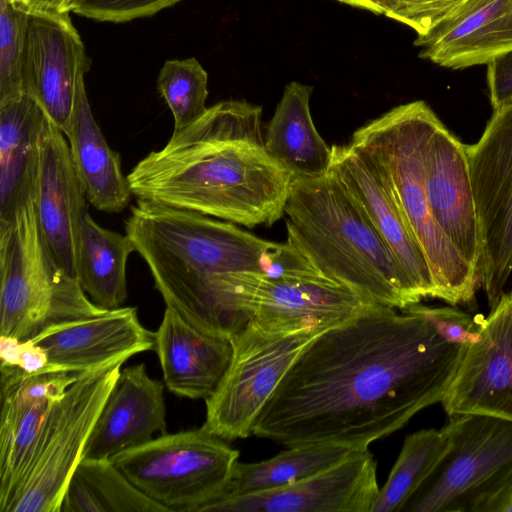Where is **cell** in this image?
Returning a JSON list of instances; mask_svg holds the SVG:
<instances>
[{
	"label": "cell",
	"mask_w": 512,
	"mask_h": 512,
	"mask_svg": "<svg viewBox=\"0 0 512 512\" xmlns=\"http://www.w3.org/2000/svg\"><path fill=\"white\" fill-rule=\"evenodd\" d=\"M64 135L89 203L106 213L126 209L133 193L123 174L120 155L110 148L94 119L84 76L78 81L73 114Z\"/></svg>",
	"instance_id": "cell-24"
},
{
	"label": "cell",
	"mask_w": 512,
	"mask_h": 512,
	"mask_svg": "<svg viewBox=\"0 0 512 512\" xmlns=\"http://www.w3.org/2000/svg\"><path fill=\"white\" fill-rule=\"evenodd\" d=\"M424 182L435 222L465 261L481 275L482 245L467 145L440 119L426 143Z\"/></svg>",
	"instance_id": "cell-19"
},
{
	"label": "cell",
	"mask_w": 512,
	"mask_h": 512,
	"mask_svg": "<svg viewBox=\"0 0 512 512\" xmlns=\"http://www.w3.org/2000/svg\"><path fill=\"white\" fill-rule=\"evenodd\" d=\"M125 233L166 306L206 333L231 338L250 320L248 295L275 243L234 223L137 200Z\"/></svg>",
	"instance_id": "cell-3"
},
{
	"label": "cell",
	"mask_w": 512,
	"mask_h": 512,
	"mask_svg": "<svg viewBox=\"0 0 512 512\" xmlns=\"http://www.w3.org/2000/svg\"><path fill=\"white\" fill-rule=\"evenodd\" d=\"M73 0H24V5L29 9L68 12Z\"/></svg>",
	"instance_id": "cell-39"
},
{
	"label": "cell",
	"mask_w": 512,
	"mask_h": 512,
	"mask_svg": "<svg viewBox=\"0 0 512 512\" xmlns=\"http://www.w3.org/2000/svg\"><path fill=\"white\" fill-rule=\"evenodd\" d=\"M325 330L251 318L231 338L230 363L205 400L203 428L224 440L252 435L255 421L304 347Z\"/></svg>",
	"instance_id": "cell-7"
},
{
	"label": "cell",
	"mask_w": 512,
	"mask_h": 512,
	"mask_svg": "<svg viewBox=\"0 0 512 512\" xmlns=\"http://www.w3.org/2000/svg\"><path fill=\"white\" fill-rule=\"evenodd\" d=\"M238 458V450L201 427L161 434L110 459L167 511L199 512L225 488Z\"/></svg>",
	"instance_id": "cell-9"
},
{
	"label": "cell",
	"mask_w": 512,
	"mask_h": 512,
	"mask_svg": "<svg viewBox=\"0 0 512 512\" xmlns=\"http://www.w3.org/2000/svg\"><path fill=\"white\" fill-rule=\"evenodd\" d=\"M45 116L26 93L0 100V222L33 195Z\"/></svg>",
	"instance_id": "cell-25"
},
{
	"label": "cell",
	"mask_w": 512,
	"mask_h": 512,
	"mask_svg": "<svg viewBox=\"0 0 512 512\" xmlns=\"http://www.w3.org/2000/svg\"><path fill=\"white\" fill-rule=\"evenodd\" d=\"M414 45L421 58L445 68L488 64L512 51V0H467Z\"/></svg>",
	"instance_id": "cell-22"
},
{
	"label": "cell",
	"mask_w": 512,
	"mask_h": 512,
	"mask_svg": "<svg viewBox=\"0 0 512 512\" xmlns=\"http://www.w3.org/2000/svg\"><path fill=\"white\" fill-rule=\"evenodd\" d=\"M372 304L376 303L311 266L277 278L258 274L249 291L247 307L250 319L327 330Z\"/></svg>",
	"instance_id": "cell-20"
},
{
	"label": "cell",
	"mask_w": 512,
	"mask_h": 512,
	"mask_svg": "<svg viewBox=\"0 0 512 512\" xmlns=\"http://www.w3.org/2000/svg\"><path fill=\"white\" fill-rule=\"evenodd\" d=\"M376 460L368 449L277 489L218 501L201 512H370L379 495Z\"/></svg>",
	"instance_id": "cell-16"
},
{
	"label": "cell",
	"mask_w": 512,
	"mask_h": 512,
	"mask_svg": "<svg viewBox=\"0 0 512 512\" xmlns=\"http://www.w3.org/2000/svg\"><path fill=\"white\" fill-rule=\"evenodd\" d=\"M28 7L0 0V100L24 93L22 61Z\"/></svg>",
	"instance_id": "cell-32"
},
{
	"label": "cell",
	"mask_w": 512,
	"mask_h": 512,
	"mask_svg": "<svg viewBox=\"0 0 512 512\" xmlns=\"http://www.w3.org/2000/svg\"><path fill=\"white\" fill-rule=\"evenodd\" d=\"M284 216L286 241L324 276L376 304L405 309L420 303L385 241L331 170L294 178Z\"/></svg>",
	"instance_id": "cell-4"
},
{
	"label": "cell",
	"mask_w": 512,
	"mask_h": 512,
	"mask_svg": "<svg viewBox=\"0 0 512 512\" xmlns=\"http://www.w3.org/2000/svg\"><path fill=\"white\" fill-rule=\"evenodd\" d=\"M135 252L125 234L100 226L86 212L77 252V280L87 296L100 308L112 310L125 303L126 266Z\"/></svg>",
	"instance_id": "cell-27"
},
{
	"label": "cell",
	"mask_w": 512,
	"mask_h": 512,
	"mask_svg": "<svg viewBox=\"0 0 512 512\" xmlns=\"http://www.w3.org/2000/svg\"><path fill=\"white\" fill-rule=\"evenodd\" d=\"M449 417L446 448L402 512H480L512 477V421Z\"/></svg>",
	"instance_id": "cell-8"
},
{
	"label": "cell",
	"mask_w": 512,
	"mask_h": 512,
	"mask_svg": "<svg viewBox=\"0 0 512 512\" xmlns=\"http://www.w3.org/2000/svg\"><path fill=\"white\" fill-rule=\"evenodd\" d=\"M480 512H512V477L484 504Z\"/></svg>",
	"instance_id": "cell-38"
},
{
	"label": "cell",
	"mask_w": 512,
	"mask_h": 512,
	"mask_svg": "<svg viewBox=\"0 0 512 512\" xmlns=\"http://www.w3.org/2000/svg\"><path fill=\"white\" fill-rule=\"evenodd\" d=\"M207 85L208 74L195 58L164 63L157 89L172 112L174 130L190 125L206 112Z\"/></svg>",
	"instance_id": "cell-31"
},
{
	"label": "cell",
	"mask_w": 512,
	"mask_h": 512,
	"mask_svg": "<svg viewBox=\"0 0 512 512\" xmlns=\"http://www.w3.org/2000/svg\"><path fill=\"white\" fill-rule=\"evenodd\" d=\"M358 449L334 444H303L290 446L276 456L255 463L237 462L231 479L212 503L277 489L299 482L326 470Z\"/></svg>",
	"instance_id": "cell-28"
},
{
	"label": "cell",
	"mask_w": 512,
	"mask_h": 512,
	"mask_svg": "<svg viewBox=\"0 0 512 512\" xmlns=\"http://www.w3.org/2000/svg\"><path fill=\"white\" fill-rule=\"evenodd\" d=\"M330 170L363 209L422 300L438 293L427 260L372 155L350 142L334 145Z\"/></svg>",
	"instance_id": "cell-14"
},
{
	"label": "cell",
	"mask_w": 512,
	"mask_h": 512,
	"mask_svg": "<svg viewBox=\"0 0 512 512\" xmlns=\"http://www.w3.org/2000/svg\"><path fill=\"white\" fill-rule=\"evenodd\" d=\"M0 336L25 341L47 327L106 312L54 260L33 195L0 222Z\"/></svg>",
	"instance_id": "cell-6"
},
{
	"label": "cell",
	"mask_w": 512,
	"mask_h": 512,
	"mask_svg": "<svg viewBox=\"0 0 512 512\" xmlns=\"http://www.w3.org/2000/svg\"><path fill=\"white\" fill-rule=\"evenodd\" d=\"M7 2H11V3H19V4H23L24 5V0H5Z\"/></svg>",
	"instance_id": "cell-41"
},
{
	"label": "cell",
	"mask_w": 512,
	"mask_h": 512,
	"mask_svg": "<svg viewBox=\"0 0 512 512\" xmlns=\"http://www.w3.org/2000/svg\"><path fill=\"white\" fill-rule=\"evenodd\" d=\"M104 511L167 509L135 487L110 458H82L69 482L60 512Z\"/></svg>",
	"instance_id": "cell-29"
},
{
	"label": "cell",
	"mask_w": 512,
	"mask_h": 512,
	"mask_svg": "<svg viewBox=\"0 0 512 512\" xmlns=\"http://www.w3.org/2000/svg\"><path fill=\"white\" fill-rule=\"evenodd\" d=\"M487 65V83L494 111L512 103V51L493 59Z\"/></svg>",
	"instance_id": "cell-36"
},
{
	"label": "cell",
	"mask_w": 512,
	"mask_h": 512,
	"mask_svg": "<svg viewBox=\"0 0 512 512\" xmlns=\"http://www.w3.org/2000/svg\"><path fill=\"white\" fill-rule=\"evenodd\" d=\"M181 0H73L69 12L100 22L124 23L150 17Z\"/></svg>",
	"instance_id": "cell-35"
},
{
	"label": "cell",
	"mask_w": 512,
	"mask_h": 512,
	"mask_svg": "<svg viewBox=\"0 0 512 512\" xmlns=\"http://www.w3.org/2000/svg\"><path fill=\"white\" fill-rule=\"evenodd\" d=\"M31 341L45 350L47 373H83L154 350L155 334L140 323L137 308L119 307L53 324Z\"/></svg>",
	"instance_id": "cell-18"
},
{
	"label": "cell",
	"mask_w": 512,
	"mask_h": 512,
	"mask_svg": "<svg viewBox=\"0 0 512 512\" xmlns=\"http://www.w3.org/2000/svg\"><path fill=\"white\" fill-rule=\"evenodd\" d=\"M154 334L167 389L180 397L209 398L230 363V338L199 330L168 306Z\"/></svg>",
	"instance_id": "cell-23"
},
{
	"label": "cell",
	"mask_w": 512,
	"mask_h": 512,
	"mask_svg": "<svg viewBox=\"0 0 512 512\" xmlns=\"http://www.w3.org/2000/svg\"><path fill=\"white\" fill-rule=\"evenodd\" d=\"M439 118L422 101L392 108L356 130L351 142L368 151L390 184L413 237L429 265L438 299L470 304L481 275L459 254L435 222L424 182V154Z\"/></svg>",
	"instance_id": "cell-5"
},
{
	"label": "cell",
	"mask_w": 512,
	"mask_h": 512,
	"mask_svg": "<svg viewBox=\"0 0 512 512\" xmlns=\"http://www.w3.org/2000/svg\"><path fill=\"white\" fill-rule=\"evenodd\" d=\"M80 374L0 365V512L26 476L52 410Z\"/></svg>",
	"instance_id": "cell-12"
},
{
	"label": "cell",
	"mask_w": 512,
	"mask_h": 512,
	"mask_svg": "<svg viewBox=\"0 0 512 512\" xmlns=\"http://www.w3.org/2000/svg\"><path fill=\"white\" fill-rule=\"evenodd\" d=\"M354 8L370 11L376 15H384L381 0H336Z\"/></svg>",
	"instance_id": "cell-40"
},
{
	"label": "cell",
	"mask_w": 512,
	"mask_h": 512,
	"mask_svg": "<svg viewBox=\"0 0 512 512\" xmlns=\"http://www.w3.org/2000/svg\"><path fill=\"white\" fill-rule=\"evenodd\" d=\"M49 365L45 350L34 344L31 339L21 341L16 365L28 374L47 373Z\"/></svg>",
	"instance_id": "cell-37"
},
{
	"label": "cell",
	"mask_w": 512,
	"mask_h": 512,
	"mask_svg": "<svg viewBox=\"0 0 512 512\" xmlns=\"http://www.w3.org/2000/svg\"><path fill=\"white\" fill-rule=\"evenodd\" d=\"M88 70L85 47L69 13L28 8L22 89L63 133L71 121L78 81Z\"/></svg>",
	"instance_id": "cell-13"
},
{
	"label": "cell",
	"mask_w": 512,
	"mask_h": 512,
	"mask_svg": "<svg viewBox=\"0 0 512 512\" xmlns=\"http://www.w3.org/2000/svg\"><path fill=\"white\" fill-rule=\"evenodd\" d=\"M86 371L52 410L22 483L5 512H60L69 482L122 365Z\"/></svg>",
	"instance_id": "cell-10"
},
{
	"label": "cell",
	"mask_w": 512,
	"mask_h": 512,
	"mask_svg": "<svg viewBox=\"0 0 512 512\" xmlns=\"http://www.w3.org/2000/svg\"><path fill=\"white\" fill-rule=\"evenodd\" d=\"M403 310L372 304L316 336L278 383L252 435L287 447L364 450L441 402L465 347Z\"/></svg>",
	"instance_id": "cell-1"
},
{
	"label": "cell",
	"mask_w": 512,
	"mask_h": 512,
	"mask_svg": "<svg viewBox=\"0 0 512 512\" xmlns=\"http://www.w3.org/2000/svg\"><path fill=\"white\" fill-rule=\"evenodd\" d=\"M446 445L447 438L442 429H423L406 436L370 512H402L435 468Z\"/></svg>",
	"instance_id": "cell-30"
},
{
	"label": "cell",
	"mask_w": 512,
	"mask_h": 512,
	"mask_svg": "<svg viewBox=\"0 0 512 512\" xmlns=\"http://www.w3.org/2000/svg\"><path fill=\"white\" fill-rule=\"evenodd\" d=\"M467 153L482 245L481 284L492 311L512 272V103L493 111Z\"/></svg>",
	"instance_id": "cell-11"
},
{
	"label": "cell",
	"mask_w": 512,
	"mask_h": 512,
	"mask_svg": "<svg viewBox=\"0 0 512 512\" xmlns=\"http://www.w3.org/2000/svg\"><path fill=\"white\" fill-rule=\"evenodd\" d=\"M261 114L245 100L208 107L134 166L133 196L248 228L273 225L294 178L267 152Z\"/></svg>",
	"instance_id": "cell-2"
},
{
	"label": "cell",
	"mask_w": 512,
	"mask_h": 512,
	"mask_svg": "<svg viewBox=\"0 0 512 512\" xmlns=\"http://www.w3.org/2000/svg\"><path fill=\"white\" fill-rule=\"evenodd\" d=\"M421 314L447 343L468 347L482 340V315L471 317L454 307H427L418 304L407 307Z\"/></svg>",
	"instance_id": "cell-34"
},
{
	"label": "cell",
	"mask_w": 512,
	"mask_h": 512,
	"mask_svg": "<svg viewBox=\"0 0 512 512\" xmlns=\"http://www.w3.org/2000/svg\"><path fill=\"white\" fill-rule=\"evenodd\" d=\"M163 382L151 378L144 363L121 369L86 444L83 458H111L165 434Z\"/></svg>",
	"instance_id": "cell-21"
},
{
	"label": "cell",
	"mask_w": 512,
	"mask_h": 512,
	"mask_svg": "<svg viewBox=\"0 0 512 512\" xmlns=\"http://www.w3.org/2000/svg\"><path fill=\"white\" fill-rule=\"evenodd\" d=\"M313 87L292 81L268 123L264 144L270 156L293 178L329 172L332 148L318 133L310 113Z\"/></svg>",
	"instance_id": "cell-26"
},
{
	"label": "cell",
	"mask_w": 512,
	"mask_h": 512,
	"mask_svg": "<svg viewBox=\"0 0 512 512\" xmlns=\"http://www.w3.org/2000/svg\"><path fill=\"white\" fill-rule=\"evenodd\" d=\"M483 338L464 348L441 404L448 416L478 414L512 421V293L482 319Z\"/></svg>",
	"instance_id": "cell-15"
},
{
	"label": "cell",
	"mask_w": 512,
	"mask_h": 512,
	"mask_svg": "<svg viewBox=\"0 0 512 512\" xmlns=\"http://www.w3.org/2000/svg\"><path fill=\"white\" fill-rule=\"evenodd\" d=\"M467 0H381L384 16L424 36L447 19Z\"/></svg>",
	"instance_id": "cell-33"
},
{
	"label": "cell",
	"mask_w": 512,
	"mask_h": 512,
	"mask_svg": "<svg viewBox=\"0 0 512 512\" xmlns=\"http://www.w3.org/2000/svg\"><path fill=\"white\" fill-rule=\"evenodd\" d=\"M86 194L64 133L45 116L33 192L37 220L56 263L76 278L77 252L86 214Z\"/></svg>",
	"instance_id": "cell-17"
}]
</instances>
